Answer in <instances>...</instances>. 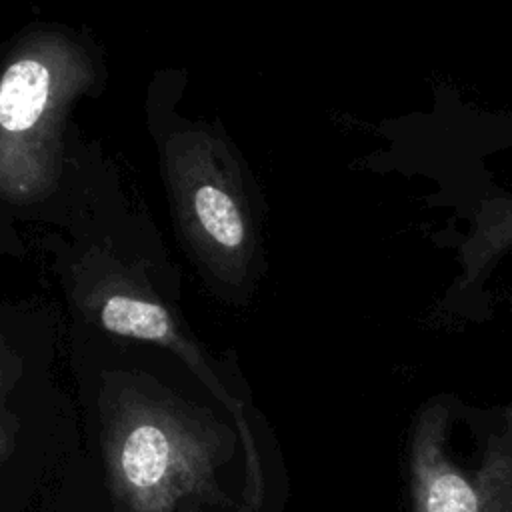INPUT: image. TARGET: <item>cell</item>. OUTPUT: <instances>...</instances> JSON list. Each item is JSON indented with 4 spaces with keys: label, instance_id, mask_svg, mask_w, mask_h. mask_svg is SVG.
Segmentation results:
<instances>
[{
    "label": "cell",
    "instance_id": "6da1fadb",
    "mask_svg": "<svg viewBox=\"0 0 512 512\" xmlns=\"http://www.w3.org/2000/svg\"><path fill=\"white\" fill-rule=\"evenodd\" d=\"M220 464V442L210 432L162 408H126L106 438L118 512H178L190 500L236 506L216 480Z\"/></svg>",
    "mask_w": 512,
    "mask_h": 512
},
{
    "label": "cell",
    "instance_id": "7a4b0ae2",
    "mask_svg": "<svg viewBox=\"0 0 512 512\" xmlns=\"http://www.w3.org/2000/svg\"><path fill=\"white\" fill-rule=\"evenodd\" d=\"M448 412L428 404L410 442V496L414 512H512V448L492 446L470 474L446 452Z\"/></svg>",
    "mask_w": 512,
    "mask_h": 512
},
{
    "label": "cell",
    "instance_id": "3957f363",
    "mask_svg": "<svg viewBox=\"0 0 512 512\" xmlns=\"http://www.w3.org/2000/svg\"><path fill=\"white\" fill-rule=\"evenodd\" d=\"M56 80L52 68L36 56L12 62L0 78V132L20 138L34 130L46 114Z\"/></svg>",
    "mask_w": 512,
    "mask_h": 512
},
{
    "label": "cell",
    "instance_id": "277c9868",
    "mask_svg": "<svg viewBox=\"0 0 512 512\" xmlns=\"http://www.w3.org/2000/svg\"><path fill=\"white\" fill-rule=\"evenodd\" d=\"M508 246H512V198L488 202L470 236L460 248L462 276L458 286H468L496 260Z\"/></svg>",
    "mask_w": 512,
    "mask_h": 512
},
{
    "label": "cell",
    "instance_id": "5b68a950",
    "mask_svg": "<svg viewBox=\"0 0 512 512\" xmlns=\"http://www.w3.org/2000/svg\"><path fill=\"white\" fill-rule=\"evenodd\" d=\"M100 322L106 330L114 334L154 340L162 344H172L176 336L172 320L160 304L146 302L126 294L110 296L102 304Z\"/></svg>",
    "mask_w": 512,
    "mask_h": 512
},
{
    "label": "cell",
    "instance_id": "8992f818",
    "mask_svg": "<svg viewBox=\"0 0 512 512\" xmlns=\"http://www.w3.org/2000/svg\"><path fill=\"white\" fill-rule=\"evenodd\" d=\"M192 210L204 236L222 250H238L246 240V226L238 204L216 184H200L192 194Z\"/></svg>",
    "mask_w": 512,
    "mask_h": 512
},
{
    "label": "cell",
    "instance_id": "52a82bcc",
    "mask_svg": "<svg viewBox=\"0 0 512 512\" xmlns=\"http://www.w3.org/2000/svg\"><path fill=\"white\" fill-rule=\"evenodd\" d=\"M188 512H198V510H188Z\"/></svg>",
    "mask_w": 512,
    "mask_h": 512
}]
</instances>
